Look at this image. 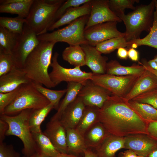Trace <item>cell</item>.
<instances>
[{"label":"cell","instance_id":"f5cc1de1","mask_svg":"<svg viewBox=\"0 0 157 157\" xmlns=\"http://www.w3.org/2000/svg\"><path fill=\"white\" fill-rule=\"evenodd\" d=\"M53 157H81L79 156L69 154L60 153L56 156Z\"/></svg>","mask_w":157,"mask_h":157},{"label":"cell","instance_id":"d6986e66","mask_svg":"<svg viewBox=\"0 0 157 157\" xmlns=\"http://www.w3.org/2000/svg\"><path fill=\"white\" fill-rule=\"evenodd\" d=\"M85 107L81 99L78 96L67 107L59 120L66 129L76 128Z\"/></svg>","mask_w":157,"mask_h":157},{"label":"cell","instance_id":"7402d4cb","mask_svg":"<svg viewBox=\"0 0 157 157\" xmlns=\"http://www.w3.org/2000/svg\"><path fill=\"white\" fill-rule=\"evenodd\" d=\"M110 134L102 124L98 122L84 135L87 148L96 149Z\"/></svg>","mask_w":157,"mask_h":157},{"label":"cell","instance_id":"ee69618b","mask_svg":"<svg viewBox=\"0 0 157 157\" xmlns=\"http://www.w3.org/2000/svg\"><path fill=\"white\" fill-rule=\"evenodd\" d=\"M8 128V126L7 123L0 119V143L3 142Z\"/></svg>","mask_w":157,"mask_h":157},{"label":"cell","instance_id":"83f0119b","mask_svg":"<svg viewBox=\"0 0 157 157\" xmlns=\"http://www.w3.org/2000/svg\"><path fill=\"white\" fill-rule=\"evenodd\" d=\"M129 49L135 48L141 45L150 46L157 49V2L154 14L152 26L149 34L144 38L135 39L128 42Z\"/></svg>","mask_w":157,"mask_h":157},{"label":"cell","instance_id":"f546056e","mask_svg":"<svg viewBox=\"0 0 157 157\" xmlns=\"http://www.w3.org/2000/svg\"><path fill=\"white\" fill-rule=\"evenodd\" d=\"M34 0H22L13 3L0 5L1 13L16 14L18 16L26 18L29 14Z\"/></svg>","mask_w":157,"mask_h":157},{"label":"cell","instance_id":"bcb514c9","mask_svg":"<svg viewBox=\"0 0 157 157\" xmlns=\"http://www.w3.org/2000/svg\"><path fill=\"white\" fill-rule=\"evenodd\" d=\"M117 54L120 59L126 60L128 57V50L125 47H120L117 49Z\"/></svg>","mask_w":157,"mask_h":157},{"label":"cell","instance_id":"db71d44e","mask_svg":"<svg viewBox=\"0 0 157 157\" xmlns=\"http://www.w3.org/2000/svg\"><path fill=\"white\" fill-rule=\"evenodd\" d=\"M22 157H42L40 155L38 152H36L33 154L29 156H24Z\"/></svg>","mask_w":157,"mask_h":157},{"label":"cell","instance_id":"7bdbcfd3","mask_svg":"<svg viewBox=\"0 0 157 157\" xmlns=\"http://www.w3.org/2000/svg\"><path fill=\"white\" fill-rule=\"evenodd\" d=\"M147 131L148 135L157 141V121L148 122Z\"/></svg>","mask_w":157,"mask_h":157},{"label":"cell","instance_id":"c3c4849f","mask_svg":"<svg viewBox=\"0 0 157 157\" xmlns=\"http://www.w3.org/2000/svg\"><path fill=\"white\" fill-rule=\"evenodd\" d=\"M140 64L144 67L145 69L151 72L157 76V71L151 68L148 64L147 61L146 60L143 59Z\"/></svg>","mask_w":157,"mask_h":157},{"label":"cell","instance_id":"7a4b0ae2","mask_svg":"<svg viewBox=\"0 0 157 157\" xmlns=\"http://www.w3.org/2000/svg\"><path fill=\"white\" fill-rule=\"evenodd\" d=\"M56 43L40 41L26 58L22 69L32 81L43 85L48 88L55 87L50 78L48 69Z\"/></svg>","mask_w":157,"mask_h":157},{"label":"cell","instance_id":"7dc6e473","mask_svg":"<svg viewBox=\"0 0 157 157\" xmlns=\"http://www.w3.org/2000/svg\"><path fill=\"white\" fill-rule=\"evenodd\" d=\"M147 63L151 68L157 71V55L153 59L147 61Z\"/></svg>","mask_w":157,"mask_h":157},{"label":"cell","instance_id":"52a82bcc","mask_svg":"<svg viewBox=\"0 0 157 157\" xmlns=\"http://www.w3.org/2000/svg\"><path fill=\"white\" fill-rule=\"evenodd\" d=\"M90 15L80 17L66 26L50 33L38 35L40 41L64 42L69 45L88 44L84 35Z\"/></svg>","mask_w":157,"mask_h":157},{"label":"cell","instance_id":"f35d334b","mask_svg":"<svg viewBox=\"0 0 157 157\" xmlns=\"http://www.w3.org/2000/svg\"><path fill=\"white\" fill-rule=\"evenodd\" d=\"M132 100L149 104L157 109V88L140 94Z\"/></svg>","mask_w":157,"mask_h":157},{"label":"cell","instance_id":"836d02e7","mask_svg":"<svg viewBox=\"0 0 157 157\" xmlns=\"http://www.w3.org/2000/svg\"><path fill=\"white\" fill-rule=\"evenodd\" d=\"M36 89L46 98L54 106V109L58 110L61 98L66 92V89L63 90H53L44 88L42 85L32 81Z\"/></svg>","mask_w":157,"mask_h":157},{"label":"cell","instance_id":"8fae6325","mask_svg":"<svg viewBox=\"0 0 157 157\" xmlns=\"http://www.w3.org/2000/svg\"><path fill=\"white\" fill-rule=\"evenodd\" d=\"M118 22L109 21L98 24L85 29L84 35L88 44L95 47L98 44L110 39L124 37V32L118 30Z\"/></svg>","mask_w":157,"mask_h":157},{"label":"cell","instance_id":"e0dca14e","mask_svg":"<svg viewBox=\"0 0 157 157\" xmlns=\"http://www.w3.org/2000/svg\"><path fill=\"white\" fill-rule=\"evenodd\" d=\"M85 54V65L97 74L106 73L108 58L103 56L95 47L88 44L80 45Z\"/></svg>","mask_w":157,"mask_h":157},{"label":"cell","instance_id":"1f68e13d","mask_svg":"<svg viewBox=\"0 0 157 157\" xmlns=\"http://www.w3.org/2000/svg\"><path fill=\"white\" fill-rule=\"evenodd\" d=\"M54 108L51 103L47 106L39 109L33 110L29 120V125L32 133L42 131L41 125L50 111Z\"/></svg>","mask_w":157,"mask_h":157},{"label":"cell","instance_id":"f907efd6","mask_svg":"<svg viewBox=\"0 0 157 157\" xmlns=\"http://www.w3.org/2000/svg\"><path fill=\"white\" fill-rule=\"evenodd\" d=\"M83 155L84 157H98L95 153L89 149H87L84 151Z\"/></svg>","mask_w":157,"mask_h":157},{"label":"cell","instance_id":"4fadbf2b","mask_svg":"<svg viewBox=\"0 0 157 157\" xmlns=\"http://www.w3.org/2000/svg\"><path fill=\"white\" fill-rule=\"evenodd\" d=\"M90 3V12L85 30L93 25L108 22H122L110 9L108 0H91Z\"/></svg>","mask_w":157,"mask_h":157},{"label":"cell","instance_id":"9f6ffc18","mask_svg":"<svg viewBox=\"0 0 157 157\" xmlns=\"http://www.w3.org/2000/svg\"><path fill=\"white\" fill-rule=\"evenodd\" d=\"M137 157H143V156H137Z\"/></svg>","mask_w":157,"mask_h":157},{"label":"cell","instance_id":"816d5d0a","mask_svg":"<svg viewBox=\"0 0 157 157\" xmlns=\"http://www.w3.org/2000/svg\"><path fill=\"white\" fill-rule=\"evenodd\" d=\"M146 157H157V145L153 148Z\"/></svg>","mask_w":157,"mask_h":157},{"label":"cell","instance_id":"8992f818","mask_svg":"<svg viewBox=\"0 0 157 157\" xmlns=\"http://www.w3.org/2000/svg\"><path fill=\"white\" fill-rule=\"evenodd\" d=\"M50 103V102L36 89L32 81L19 86L16 98L5 108L2 114L12 115L26 109L35 110L42 108Z\"/></svg>","mask_w":157,"mask_h":157},{"label":"cell","instance_id":"ac0fdd59","mask_svg":"<svg viewBox=\"0 0 157 157\" xmlns=\"http://www.w3.org/2000/svg\"><path fill=\"white\" fill-rule=\"evenodd\" d=\"M32 81L22 69L15 67L8 73L0 76V93L13 91L22 85Z\"/></svg>","mask_w":157,"mask_h":157},{"label":"cell","instance_id":"ffe728a7","mask_svg":"<svg viewBox=\"0 0 157 157\" xmlns=\"http://www.w3.org/2000/svg\"><path fill=\"white\" fill-rule=\"evenodd\" d=\"M91 1L79 6L68 9L59 19L49 28L48 30H53L62 26L69 24L80 17L90 15Z\"/></svg>","mask_w":157,"mask_h":157},{"label":"cell","instance_id":"b9f144b4","mask_svg":"<svg viewBox=\"0 0 157 157\" xmlns=\"http://www.w3.org/2000/svg\"><path fill=\"white\" fill-rule=\"evenodd\" d=\"M20 154L16 151L12 144L3 142L0 143V157H20Z\"/></svg>","mask_w":157,"mask_h":157},{"label":"cell","instance_id":"6da1fadb","mask_svg":"<svg viewBox=\"0 0 157 157\" xmlns=\"http://www.w3.org/2000/svg\"><path fill=\"white\" fill-rule=\"evenodd\" d=\"M99 122L111 135L124 137L135 134H147L148 122L122 98L112 95L110 96L99 109Z\"/></svg>","mask_w":157,"mask_h":157},{"label":"cell","instance_id":"cb8c5ba5","mask_svg":"<svg viewBox=\"0 0 157 157\" xmlns=\"http://www.w3.org/2000/svg\"><path fill=\"white\" fill-rule=\"evenodd\" d=\"M145 70L142 65L135 63L131 66H124L117 60H111L107 63L106 73L119 76L140 75Z\"/></svg>","mask_w":157,"mask_h":157},{"label":"cell","instance_id":"e575fe53","mask_svg":"<svg viewBox=\"0 0 157 157\" xmlns=\"http://www.w3.org/2000/svg\"><path fill=\"white\" fill-rule=\"evenodd\" d=\"M128 42L124 37L114 38L97 44L96 48L101 53L108 54L120 47H127Z\"/></svg>","mask_w":157,"mask_h":157},{"label":"cell","instance_id":"44dd1931","mask_svg":"<svg viewBox=\"0 0 157 157\" xmlns=\"http://www.w3.org/2000/svg\"><path fill=\"white\" fill-rule=\"evenodd\" d=\"M124 137L110 134L95 149L98 157H115L116 153L124 148Z\"/></svg>","mask_w":157,"mask_h":157},{"label":"cell","instance_id":"f1b7e54d","mask_svg":"<svg viewBox=\"0 0 157 157\" xmlns=\"http://www.w3.org/2000/svg\"><path fill=\"white\" fill-rule=\"evenodd\" d=\"M63 59L74 67L85 65V54L80 45H70L63 50Z\"/></svg>","mask_w":157,"mask_h":157},{"label":"cell","instance_id":"603a6c76","mask_svg":"<svg viewBox=\"0 0 157 157\" xmlns=\"http://www.w3.org/2000/svg\"><path fill=\"white\" fill-rule=\"evenodd\" d=\"M66 141L68 154L79 156L88 149L84 136L76 128L66 129Z\"/></svg>","mask_w":157,"mask_h":157},{"label":"cell","instance_id":"8d00e7d4","mask_svg":"<svg viewBox=\"0 0 157 157\" xmlns=\"http://www.w3.org/2000/svg\"><path fill=\"white\" fill-rule=\"evenodd\" d=\"M25 22V19L18 16L15 17H0V26L19 34L22 32Z\"/></svg>","mask_w":157,"mask_h":157},{"label":"cell","instance_id":"30bf717a","mask_svg":"<svg viewBox=\"0 0 157 157\" xmlns=\"http://www.w3.org/2000/svg\"><path fill=\"white\" fill-rule=\"evenodd\" d=\"M40 42L36 33L25 23L12 53L17 67L23 68L26 58Z\"/></svg>","mask_w":157,"mask_h":157},{"label":"cell","instance_id":"f6af8a7d","mask_svg":"<svg viewBox=\"0 0 157 157\" xmlns=\"http://www.w3.org/2000/svg\"><path fill=\"white\" fill-rule=\"evenodd\" d=\"M128 57L132 61H137L139 58V52L135 49L130 48L128 50Z\"/></svg>","mask_w":157,"mask_h":157},{"label":"cell","instance_id":"7c38bea8","mask_svg":"<svg viewBox=\"0 0 157 157\" xmlns=\"http://www.w3.org/2000/svg\"><path fill=\"white\" fill-rule=\"evenodd\" d=\"M112 95L106 89L88 80L83 85L78 96L81 99L85 106L100 109Z\"/></svg>","mask_w":157,"mask_h":157},{"label":"cell","instance_id":"4dcf8cb0","mask_svg":"<svg viewBox=\"0 0 157 157\" xmlns=\"http://www.w3.org/2000/svg\"><path fill=\"white\" fill-rule=\"evenodd\" d=\"M128 103L130 107L145 121L148 122L157 121V109L149 104L132 100Z\"/></svg>","mask_w":157,"mask_h":157},{"label":"cell","instance_id":"484cf974","mask_svg":"<svg viewBox=\"0 0 157 157\" xmlns=\"http://www.w3.org/2000/svg\"><path fill=\"white\" fill-rule=\"evenodd\" d=\"M36 145V152L42 157H53L60 153L43 132L32 133Z\"/></svg>","mask_w":157,"mask_h":157},{"label":"cell","instance_id":"3957f363","mask_svg":"<svg viewBox=\"0 0 157 157\" xmlns=\"http://www.w3.org/2000/svg\"><path fill=\"white\" fill-rule=\"evenodd\" d=\"M64 0H35L31 8L26 24L37 35L46 33L55 22L56 13Z\"/></svg>","mask_w":157,"mask_h":157},{"label":"cell","instance_id":"d590c367","mask_svg":"<svg viewBox=\"0 0 157 157\" xmlns=\"http://www.w3.org/2000/svg\"><path fill=\"white\" fill-rule=\"evenodd\" d=\"M139 2L138 0H108V4L110 10L122 20L125 15V9L135 10L136 7L134 4Z\"/></svg>","mask_w":157,"mask_h":157},{"label":"cell","instance_id":"681fc988","mask_svg":"<svg viewBox=\"0 0 157 157\" xmlns=\"http://www.w3.org/2000/svg\"><path fill=\"white\" fill-rule=\"evenodd\" d=\"M122 157H137V155L133 151L127 149L122 152Z\"/></svg>","mask_w":157,"mask_h":157},{"label":"cell","instance_id":"60d3db41","mask_svg":"<svg viewBox=\"0 0 157 157\" xmlns=\"http://www.w3.org/2000/svg\"><path fill=\"white\" fill-rule=\"evenodd\" d=\"M19 87L10 92L0 93V115L3 114L5 108L15 99L18 93Z\"/></svg>","mask_w":157,"mask_h":157},{"label":"cell","instance_id":"9a60e30c","mask_svg":"<svg viewBox=\"0 0 157 157\" xmlns=\"http://www.w3.org/2000/svg\"><path fill=\"white\" fill-rule=\"evenodd\" d=\"M43 132L60 153L68 154L66 129L60 120H50Z\"/></svg>","mask_w":157,"mask_h":157},{"label":"cell","instance_id":"d6a6232c","mask_svg":"<svg viewBox=\"0 0 157 157\" xmlns=\"http://www.w3.org/2000/svg\"><path fill=\"white\" fill-rule=\"evenodd\" d=\"M19 34L0 26V50L12 54L15 47Z\"/></svg>","mask_w":157,"mask_h":157},{"label":"cell","instance_id":"5b68a950","mask_svg":"<svg viewBox=\"0 0 157 157\" xmlns=\"http://www.w3.org/2000/svg\"><path fill=\"white\" fill-rule=\"evenodd\" d=\"M33 110L25 109L14 116L0 115V119L6 122L8 126L6 135L18 137L23 144L22 152L24 156H31L36 151V144L29 123Z\"/></svg>","mask_w":157,"mask_h":157},{"label":"cell","instance_id":"11a10c76","mask_svg":"<svg viewBox=\"0 0 157 157\" xmlns=\"http://www.w3.org/2000/svg\"><path fill=\"white\" fill-rule=\"evenodd\" d=\"M119 157H122V152H121L119 154Z\"/></svg>","mask_w":157,"mask_h":157},{"label":"cell","instance_id":"2e32d148","mask_svg":"<svg viewBox=\"0 0 157 157\" xmlns=\"http://www.w3.org/2000/svg\"><path fill=\"white\" fill-rule=\"evenodd\" d=\"M157 88V76L145 69L129 92L123 98L128 102L140 94Z\"/></svg>","mask_w":157,"mask_h":157},{"label":"cell","instance_id":"9c48e42d","mask_svg":"<svg viewBox=\"0 0 157 157\" xmlns=\"http://www.w3.org/2000/svg\"><path fill=\"white\" fill-rule=\"evenodd\" d=\"M58 56L57 52L54 53L50 65L52 70L49 73L50 78L55 86L63 81L78 83L83 85L87 80H90L92 73L83 71L79 67L72 68L63 67L58 62Z\"/></svg>","mask_w":157,"mask_h":157},{"label":"cell","instance_id":"ab89813d","mask_svg":"<svg viewBox=\"0 0 157 157\" xmlns=\"http://www.w3.org/2000/svg\"><path fill=\"white\" fill-rule=\"evenodd\" d=\"M90 0H68L65 1L58 10L55 18V22L59 19L68 9L79 6Z\"/></svg>","mask_w":157,"mask_h":157},{"label":"cell","instance_id":"277c9868","mask_svg":"<svg viewBox=\"0 0 157 157\" xmlns=\"http://www.w3.org/2000/svg\"><path fill=\"white\" fill-rule=\"evenodd\" d=\"M156 0L148 5L137 6L135 10L125 15L122 21L126 30L124 38L127 42L140 38L142 32H149L152 26Z\"/></svg>","mask_w":157,"mask_h":157},{"label":"cell","instance_id":"74e56055","mask_svg":"<svg viewBox=\"0 0 157 157\" xmlns=\"http://www.w3.org/2000/svg\"><path fill=\"white\" fill-rule=\"evenodd\" d=\"M15 67L12 54L5 53L0 50V76L8 73Z\"/></svg>","mask_w":157,"mask_h":157},{"label":"cell","instance_id":"5bb4252c","mask_svg":"<svg viewBox=\"0 0 157 157\" xmlns=\"http://www.w3.org/2000/svg\"><path fill=\"white\" fill-rule=\"evenodd\" d=\"M124 138V149L133 151L138 156L146 157L157 145V141L146 134H131Z\"/></svg>","mask_w":157,"mask_h":157},{"label":"cell","instance_id":"ba28073f","mask_svg":"<svg viewBox=\"0 0 157 157\" xmlns=\"http://www.w3.org/2000/svg\"><path fill=\"white\" fill-rule=\"evenodd\" d=\"M141 75L119 76L93 73L90 80L110 92L112 95L123 98Z\"/></svg>","mask_w":157,"mask_h":157},{"label":"cell","instance_id":"d4e9b609","mask_svg":"<svg viewBox=\"0 0 157 157\" xmlns=\"http://www.w3.org/2000/svg\"><path fill=\"white\" fill-rule=\"evenodd\" d=\"M67 83L65 96L60 104L57 112L50 120H59L66 109L77 97L83 86V84L80 83L74 82Z\"/></svg>","mask_w":157,"mask_h":157},{"label":"cell","instance_id":"4316f807","mask_svg":"<svg viewBox=\"0 0 157 157\" xmlns=\"http://www.w3.org/2000/svg\"><path fill=\"white\" fill-rule=\"evenodd\" d=\"M99 108L86 106L83 115L76 129L84 136L86 132L99 122Z\"/></svg>","mask_w":157,"mask_h":157}]
</instances>
